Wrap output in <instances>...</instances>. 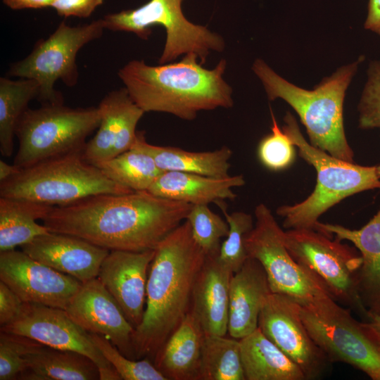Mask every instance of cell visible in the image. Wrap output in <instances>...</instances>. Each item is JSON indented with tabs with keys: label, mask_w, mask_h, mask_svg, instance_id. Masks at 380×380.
Returning a JSON list of instances; mask_svg holds the SVG:
<instances>
[{
	"label": "cell",
	"mask_w": 380,
	"mask_h": 380,
	"mask_svg": "<svg viewBox=\"0 0 380 380\" xmlns=\"http://www.w3.org/2000/svg\"><path fill=\"white\" fill-rule=\"evenodd\" d=\"M193 205L147 191L101 194L53 206L42 220L49 232L82 238L108 249L155 250L186 218Z\"/></svg>",
	"instance_id": "cell-1"
},
{
	"label": "cell",
	"mask_w": 380,
	"mask_h": 380,
	"mask_svg": "<svg viewBox=\"0 0 380 380\" xmlns=\"http://www.w3.org/2000/svg\"><path fill=\"white\" fill-rule=\"evenodd\" d=\"M205 254L185 220L155 249L146 307L132 341L137 360L153 357L189 312L192 291Z\"/></svg>",
	"instance_id": "cell-2"
},
{
	"label": "cell",
	"mask_w": 380,
	"mask_h": 380,
	"mask_svg": "<svg viewBox=\"0 0 380 380\" xmlns=\"http://www.w3.org/2000/svg\"><path fill=\"white\" fill-rule=\"evenodd\" d=\"M194 53L179 62L148 65L132 60L118 71L131 99L144 112H163L186 120L201 110L233 106L232 89L224 80L226 61L213 70L198 63Z\"/></svg>",
	"instance_id": "cell-3"
},
{
	"label": "cell",
	"mask_w": 380,
	"mask_h": 380,
	"mask_svg": "<svg viewBox=\"0 0 380 380\" xmlns=\"http://www.w3.org/2000/svg\"><path fill=\"white\" fill-rule=\"evenodd\" d=\"M362 60L359 58L341 66L312 90L290 83L261 59L255 61L253 70L262 82L269 100L281 99L296 112L312 146L354 163V153L344 129L343 102L346 91Z\"/></svg>",
	"instance_id": "cell-4"
},
{
	"label": "cell",
	"mask_w": 380,
	"mask_h": 380,
	"mask_svg": "<svg viewBox=\"0 0 380 380\" xmlns=\"http://www.w3.org/2000/svg\"><path fill=\"white\" fill-rule=\"evenodd\" d=\"M284 121L282 130L298 147L299 156L317 172L316 186L310 196L294 205L277 208L276 213L283 217L285 229H314L319 217L341 201L364 191L380 189L376 166L348 162L312 146L290 112Z\"/></svg>",
	"instance_id": "cell-5"
},
{
	"label": "cell",
	"mask_w": 380,
	"mask_h": 380,
	"mask_svg": "<svg viewBox=\"0 0 380 380\" xmlns=\"http://www.w3.org/2000/svg\"><path fill=\"white\" fill-rule=\"evenodd\" d=\"M133 192L88 163L83 153L68 154L23 168L0 182V197L29 200L51 206L73 203L101 194Z\"/></svg>",
	"instance_id": "cell-6"
},
{
	"label": "cell",
	"mask_w": 380,
	"mask_h": 380,
	"mask_svg": "<svg viewBox=\"0 0 380 380\" xmlns=\"http://www.w3.org/2000/svg\"><path fill=\"white\" fill-rule=\"evenodd\" d=\"M99 123L97 107L73 108L57 103L27 108L16 128L18 148L13 164L23 169L54 158L83 153L86 139Z\"/></svg>",
	"instance_id": "cell-7"
},
{
	"label": "cell",
	"mask_w": 380,
	"mask_h": 380,
	"mask_svg": "<svg viewBox=\"0 0 380 380\" xmlns=\"http://www.w3.org/2000/svg\"><path fill=\"white\" fill-rule=\"evenodd\" d=\"M350 312L332 297L299 308L307 331L330 362L346 363L380 380V336Z\"/></svg>",
	"instance_id": "cell-8"
},
{
	"label": "cell",
	"mask_w": 380,
	"mask_h": 380,
	"mask_svg": "<svg viewBox=\"0 0 380 380\" xmlns=\"http://www.w3.org/2000/svg\"><path fill=\"white\" fill-rule=\"evenodd\" d=\"M284 243L292 257L320 279L336 302L353 310L362 321H369L371 314L358 291L360 253L315 229H288Z\"/></svg>",
	"instance_id": "cell-9"
},
{
	"label": "cell",
	"mask_w": 380,
	"mask_h": 380,
	"mask_svg": "<svg viewBox=\"0 0 380 380\" xmlns=\"http://www.w3.org/2000/svg\"><path fill=\"white\" fill-rule=\"evenodd\" d=\"M182 0H150L134 9L106 15L105 28L129 32L146 39L153 25L163 26L166 41L160 64L170 62L182 54L196 53L204 63L210 51H222L223 38L206 27L188 20L182 10Z\"/></svg>",
	"instance_id": "cell-10"
},
{
	"label": "cell",
	"mask_w": 380,
	"mask_h": 380,
	"mask_svg": "<svg viewBox=\"0 0 380 380\" xmlns=\"http://www.w3.org/2000/svg\"><path fill=\"white\" fill-rule=\"evenodd\" d=\"M104 29L103 18L77 26L63 21L47 39L38 41L27 57L11 65L8 74L35 80L39 85L37 99L42 105L63 103L61 94L54 88L56 82L61 80L69 87L76 85L77 54L85 44L101 37Z\"/></svg>",
	"instance_id": "cell-11"
},
{
	"label": "cell",
	"mask_w": 380,
	"mask_h": 380,
	"mask_svg": "<svg viewBox=\"0 0 380 380\" xmlns=\"http://www.w3.org/2000/svg\"><path fill=\"white\" fill-rule=\"evenodd\" d=\"M255 222L246 239L248 257L264 268L272 293L287 296L300 305L332 297L312 271L298 263L284 243V233L271 210L264 203L254 211Z\"/></svg>",
	"instance_id": "cell-12"
},
{
	"label": "cell",
	"mask_w": 380,
	"mask_h": 380,
	"mask_svg": "<svg viewBox=\"0 0 380 380\" xmlns=\"http://www.w3.org/2000/svg\"><path fill=\"white\" fill-rule=\"evenodd\" d=\"M1 331L26 336L50 348L81 353L96 365L101 378L115 369L89 333L63 309L25 302L19 316L1 327Z\"/></svg>",
	"instance_id": "cell-13"
},
{
	"label": "cell",
	"mask_w": 380,
	"mask_h": 380,
	"mask_svg": "<svg viewBox=\"0 0 380 380\" xmlns=\"http://www.w3.org/2000/svg\"><path fill=\"white\" fill-rule=\"evenodd\" d=\"M299 308L291 298L271 293L261 310L258 328L300 368L306 380L315 379L330 362L310 336Z\"/></svg>",
	"instance_id": "cell-14"
},
{
	"label": "cell",
	"mask_w": 380,
	"mask_h": 380,
	"mask_svg": "<svg viewBox=\"0 0 380 380\" xmlns=\"http://www.w3.org/2000/svg\"><path fill=\"white\" fill-rule=\"evenodd\" d=\"M0 280L25 302L63 310L82 284L14 249L0 252Z\"/></svg>",
	"instance_id": "cell-15"
},
{
	"label": "cell",
	"mask_w": 380,
	"mask_h": 380,
	"mask_svg": "<svg viewBox=\"0 0 380 380\" xmlns=\"http://www.w3.org/2000/svg\"><path fill=\"white\" fill-rule=\"evenodd\" d=\"M65 310L86 331L107 338L122 354L137 360L132 341L134 327L97 277L82 283Z\"/></svg>",
	"instance_id": "cell-16"
},
{
	"label": "cell",
	"mask_w": 380,
	"mask_h": 380,
	"mask_svg": "<svg viewBox=\"0 0 380 380\" xmlns=\"http://www.w3.org/2000/svg\"><path fill=\"white\" fill-rule=\"evenodd\" d=\"M100 123L83 152L84 159L97 165L130 149L137 125L145 113L131 99L125 87L108 93L97 106Z\"/></svg>",
	"instance_id": "cell-17"
},
{
	"label": "cell",
	"mask_w": 380,
	"mask_h": 380,
	"mask_svg": "<svg viewBox=\"0 0 380 380\" xmlns=\"http://www.w3.org/2000/svg\"><path fill=\"white\" fill-rule=\"evenodd\" d=\"M154 255L155 250L110 251L98 274L97 278L134 329L143 319L148 271Z\"/></svg>",
	"instance_id": "cell-18"
},
{
	"label": "cell",
	"mask_w": 380,
	"mask_h": 380,
	"mask_svg": "<svg viewBox=\"0 0 380 380\" xmlns=\"http://www.w3.org/2000/svg\"><path fill=\"white\" fill-rule=\"evenodd\" d=\"M21 248L36 260L81 283L98 277L110 252L78 236L52 232L37 236Z\"/></svg>",
	"instance_id": "cell-19"
},
{
	"label": "cell",
	"mask_w": 380,
	"mask_h": 380,
	"mask_svg": "<svg viewBox=\"0 0 380 380\" xmlns=\"http://www.w3.org/2000/svg\"><path fill=\"white\" fill-rule=\"evenodd\" d=\"M217 255L205 257L194 285L189 312L205 334L224 336L228 331L229 285L234 273Z\"/></svg>",
	"instance_id": "cell-20"
},
{
	"label": "cell",
	"mask_w": 380,
	"mask_h": 380,
	"mask_svg": "<svg viewBox=\"0 0 380 380\" xmlns=\"http://www.w3.org/2000/svg\"><path fill=\"white\" fill-rule=\"evenodd\" d=\"M271 291L262 265L248 257L229 285V335L241 339L258 327L261 310Z\"/></svg>",
	"instance_id": "cell-21"
},
{
	"label": "cell",
	"mask_w": 380,
	"mask_h": 380,
	"mask_svg": "<svg viewBox=\"0 0 380 380\" xmlns=\"http://www.w3.org/2000/svg\"><path fill=\"white\" fill-rule=\"evenodd\" d=\"M314 229L338 241H348L360 251L362 262L357 274L359 294L370 314H380V209L359 229L319 221Z\"/></svg>",
	"instance_id": "cell-22"
},
{
	"label": "cell",
	"mask_w": 380,
	"mask_h": 380,
	"mask_svg": "<svg viewBox=\"0 0 380 380\" xmlns=\"http://www.w3.org/2000/svg\"><path fill=\"white\" fill-rule=\"evenodd\" d=\"M244 184L243 175L217 178L194 173L165 171L147 191L158 197L191 205H208L225 199H235L237 195L232 189Z\"/></svg>",
	"instance_id": "cell-23"
},
{
	"label": "cell",
	"mask_w": 380,
	"mask_h": 380,
	"mask_svg": "<svg viewBox=\"0 0 380 380\" xmlns=\"http://www.w3.org/2000/svg\"><path fill=\"white\" fill-rule=\"evenodd\" d=\"M205 334L189 312L156 353L155 367L167 380H198Z\"/></svg>",
	"instance_id": "cell-24"
},
{
	"label": "cell",
	"mask_w": 380,
	"mask_h": 380,
	"mask_svg": "<svg viewBox=\"0 0 380 380\" xmlns=\"http://www.w3.org/2000/svg\"><path fill=\"white\" fill-rule=\"evenodd\" d=\"M132 147L149 154L163 172H184L217 178L229 176L232 151L226 146L211 151L192 152L148 144L144 132H137Z\"/></svg>",
	"instance_id": "cell-25"
},
{
	"label": "cell",
	"mask_w": 380,
	"mask_h": 380,
	"mask_svg": "<svg viewBox=\"0 0 380 380\" xmlns=\"http://www.w3.org/2000/svg\"><path fill=\"white\" fill-rule=\"evenodd\" d=\"M239 341L246 380H306L300 368L258 327Z\"/></svg>",
	"instance_id": "cell-26"
},
{
	"label": "cell",
	"mask_w": 380,
	"mask_h": 380,
	"mask_svg": "<svg viewBox=\"0 0 380 380\" xmlns=\"http://www.w3.org/2000/svg\"><path fill=\"white\" fill-rule=\"evenodd\" d=\"M20 380L99 379L96 365L87 356L71 350L43 346L24 356Z\"/></svg>",
	"instance_id": "cell-27"
},
{
	"label": "cell",
	"mask_w": 380,
	"mask_h": 380,
	"mask_svg": "<svg viewBox=\"0 0 380 380\" xmlns=\"http://www.w3.org/2000/svg\"><path fill=\"white\" fill-rule=\"evenodd\" d=\"M53 206L23 199L0 197V252L13 250L49 232L43 220Z\"/></svg>",
	"instance_id": "cell-28"
},
{
	"label": "cell",
	"mask_w": 380,
	"mask_h": 380,
	"mask_svg": "<svg viewBox=\"0 0 380 380\" xmlns=\"http://www.w3.org/2000/svg\"><path fill=\"white\" fill-rule=\"evenodd\" d=\"M39 85L34 80H13L0 77V152L10 157L13 152V139L20 118L29 102L38 97Z\"/></svg>",
	"instance_id": "cell-29"
},
{
	"label": "cell",
	"mask_w": 380,
	"mask_h": 380,
	"mask_svg": "<svg viewBox=\"0 0 380 380\" xmlns=\"http://www.w3.org/2000/svg\"><path fill=\"white\" fill-rule=\"evenodd\" d=\"M198 380H246L239 339L205 334Z\"/></svg>",
	"instance_id": "cell-30"
},
{
	"label": "cell",
	"mask_w": 380,
	"mask_h": 380,
	"mask_svg": "<svg viewBox=\"0 0 380 380\" xmlns=\"http://www.w3.org/2000/svg\"><path fill=\"white\" fill-rule=\"evenodd\" d=\"M96 166L108 178L132 191H148L163 172L149 154L134 147Z\"/></svg>",
	"instance_id": "cell-31"
},
{
	"label": "cell",
	"mask_w": 380,
	"mask_h": 380,
	"mask_svg": "<svg viewBox=\"0 0 380 380\" xmlns=\"http://www.w3.org/2000/svg\"><path fill=\"white\" fill-rule=\"evenodd\" d=\"M229 231L226 239L221 243L218 260L233 273L239 271L248 258L246 248V239L254 227L251 215L242 211L228 213L224 203L219 201Z\"/></svg>",
	"instance_id": "cell-32"
},
{
	"label": "cell",
	"mask_w": 380,
	"mask_h": 380,
	"mask_svg": "<svg viewBox=\"0 0 380 380\" xmlns=\"http://www.w3.org/2000/svg\"><path fill=\"white\" fill-rule=\"evenodd\" d=\"M186 220L193 237L206 256L218 255L221 239L227 237L229 226L227 220L213 212L208 205H193Z\"/></svg>",
	"instance_id": "cell-33"
},
{
	"label": "cell",
	"mask_w": 380,
	"mask_h": 380,
	"mask_svg": "<svg viewBox=\"0 0 380 380\" xmlns=\"http://www.w3.org/2000/svg\"><path fill=\"white\" fill-rule=\"evenodd\" d=\"M89 334L105 358L116 369L122 380H167L149 359H129L122 354L107 338L92 333Z\"/></svg>",
	"instance_id": "cell-34"
},
{
	"label": "cell",
	"mask_w": 380,
	"mask_h": 380,
	"mask_svg": "<svg viewBox=\"0 0 380 380\" xmlns=\"http://www.w3.org/2000/svg\"><path fill=\"white\" fill-rule=\"evenodd\" d=\"M272 132L263 137L258 147V159L263 166L272 171H279L292 165L296 157L295 146L280 129L272 110Z\"/></svg>",
	"instance_id": "cell-35"
},
{
	"label": "cell",
	"mask_w": 380,
	"mask_h": 380,
	"mask_svg": "<svg viewBox=\"0 0 380 380\" xmlns=\"http://www.w3.org/2000/svg\"><path fill=\"white\" fill-rule=\"evenodd\" d=\"M0 331V380L18 379L25 369L24 356L44 345L26 336Z\"/></svg>",
	"instance_id": "cell-36"
},
{
	"label": "cell",
	"mask_w": 380,
	"mask_h": 380,
	"mask_svg": "<svg viewBox=\"0 0 380 380\" xmlns=\"http://www.w3.org/2000/svg\"><path fill=\"white\" fill-rule=\"evenodd\" d=\"M358 104L359 127L380 129V61H372Z\"/></svg>",
	"instance_id": "cell-37"
},
{
	"label": "cell",
	"mask_w": 380,
	"mask_h": 380,
	"mask_svg": "<svg viewBox=\"0 0 380 380\" xmlns=\"http://www.w3.org/2000/svg\"><path fill=\"white\" fill-rule=\"evenodd\" d=\"M25 302L0 280V326L15 320L22 312Z\"/></svg>",
	"instance_id": "cell-38"
},
{
	"label": "cell",
	"mask_w": 380,
	"mask_h": 380,
	"mask_svg": "<svg viewBox=\"0 0 380 380\" xmlns=\"http://www.w3.org/2000/svg\"><path fill=\"white\" fill-rule=\"evenodd\" d=\"M104 0H53V7L60 16L88 18Z\"/></svg>",
	"instance_id": "cell-39"
},
{
	"label": "cell",
	"mask_w": 380,
	"mask_h": 380,
	"mask_svg": "<svg viewBox=\"0 0 380 380\" xmlns=\"http://www.w3.org/2000/svg\"><path fill=\"white\" fill-rule=\"evenodd\" d=\"M365 28L380 35V0H369Z\"/></svg>",
	"instance_id": "cell-40"
},
{
	"label": "cell",
	"mask_w": 380,
	"mask_h": 380,
	"mask_svg": "<svg viewBox=\"0 0 380 380\" xmlns=\"http://www.w3.org/2000/svg\"><path fill=\"white\" fill-rule=\"evenodd\" d=\"M53 0H3L4 4L13 10L43 8L51 6Z\"/></svg>",
	"instance_id": "cell-41"
},
{
	"label": "cell",
	"mask_w": 380,
	"mask_h": 380,
	"mask_svg": "<svg viewBox=\"0 0 380 380\" xmlns=\"http://www.w3.org/2000/svg\"><path fill=\"white\" fill-rule=\"evenodd\" d=\"M22 168L13 164L10 165L0 160V182H4L18 174Z\"/></svg>",
	"instance_id": "cell-42"
},
{
	"label": "cell",
	"mask_w": 380,
	"mask_h": 380,
	"mask_svg": "<svg viewBox=\"0 0 380 380\" xmlns=\"http://www.w3.org/2000/svg\"><path fill=\"white\" fill-rule=\"evenodd\" d=\"M368 323L380 336V314H371Z\"/></svg>",
	"instance_id": "cell-43"
},
{
	"label": "cell",
	"mask_w": 380,
	"mask_h": 380,
	"mask_svg": "<svg viewBox=\"0 0 380 380\" xmlns=\"http://www.w3.org/2000/svg\"><path fill=\"white\" fill-rule=\"evenodd\" d=\"M376 171H377L378 176L380 177V164L376 166Z\"/></svg>",
	"instance_id": "cell-44"
}]
</instances>
